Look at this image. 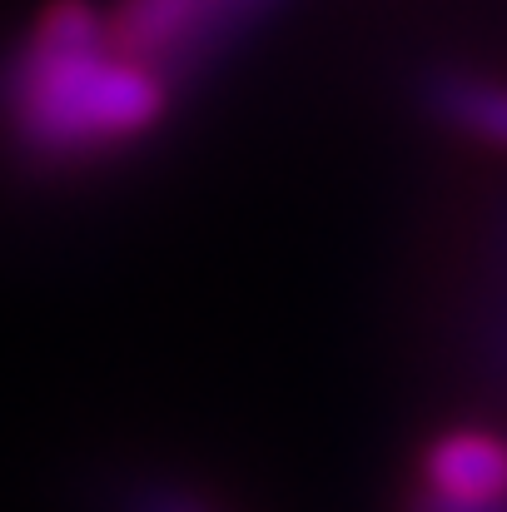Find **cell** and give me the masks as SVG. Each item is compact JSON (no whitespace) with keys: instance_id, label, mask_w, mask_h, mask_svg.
<instances>
[{"instance_id":"obj_1","label":"cell","mask_w":507,"mask_h":512,"mask_svg":"<svg viewBox=\"0 0 507 512\" xmlns=\"http://www.w3.org/2000/svg\"><path fill=\"white\" fill-rule=\"evenodd\" d=\"M90 5H55L15 55L5 80V115L40 160H85L130 145L169 105L165 75L140 60H110Z\"/></svg>"},{"instance_id":"obj_2","label":"cell","mask_w":507,"mask_h":512,"mask_svg":"<svg viewBox=\"0 0 507 512\" xmlns=\"http://www.w3.org/2000/svg\"><path fill=\"white\" fill-rule=\"evenodd\" d=\"M418 493L448 503H503L507 498V438L488 428L443 433L418 463Z\"/></svg>"},{"instance_id":"obj_3","label":"cell","mask_w":507,"mask_h":512,"mask_svg":"<svg viewBox=\"0 0 507 512\" xmlns=\"http://www.w3.org/2000/svg\"><path fill=\"white\" fill-rule=\"evenodd\" d=\"M423 105L438 125H448L453 135L488 145V150H507V85L478 70H433L423 75Z\"/></svg>"},{"instance_id":"obj_4","label":"cell","mask_w":507,"mask_h":512,"mask_svg":"<svg viewBox=\"0 0 507 512\" xmlns=\"http://www.w3.org/2000/svg\"><path fill=\"white\" fill-rule=\"evenodd\" d=\"M478 363L507 388V289H493V304L478 319Z\"/></svg>"},{"instance_id":"obj_5","label":"cell","mask_w":507,"mask_h":512,"mask_svg":"<svg viewBox=\"0 0 507 512\" xmlns=\"http://www.w3.org/2000/svg\"><path fill=\"white\" fill-rule=\"evenodd\" d=\"M408 512H507V498L503 503H448V498H433V493H413Z\"/></svg>"},{"instance_id":"obj_6","label":"cell","mask_w":507,"mask_h":512,"mask_svg":"<svg viewBox=\"0 0 507 512\" xmlns=\"http://www.w3.org/2000/svg\"><path fill=\"white\" fill-rule=\"evenodd\" d=\"M493 289H507V209L493 229Z\"/></svg>"}]
</instances>
